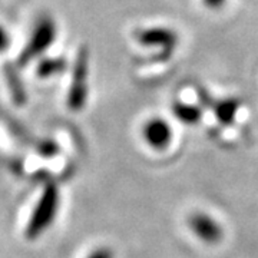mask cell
Listing matches in <instances>:
<instances>
[{
	"mask_svg": "<svg viewBox=\"0 0 258 258\" xmlns=\"http://www.w3.org/2000/svg\"><path fill=\"white\" fill-rule=\"evenodd\" d=\"M5 78H6V83L9 86L10 96H12L13 102L18 106H23L28 101V96H26V89H25L23 81L19 76L18 69L12 64L6 63L5 64Z\"/></svg>",
	"mask_w": 258,
	"mask_h": 258,
	"instance_id": "obj_7",
	"label": "cell"
},
{
	"mask_svg": "<svg viewBox=\"0 0 258 258\" xmlns=\"http://www.w3.org/2000/svg\"><path fill=\"white\" fill-rule=\"evenodd\" d=\"M56 33H57V28H56L55 20L50 16H42V18L37 19L26 46L19 55V66L20 68L26 66L32 60H35L40 55H43L47 49L53 45Z\"/></svg>",
	"mask_w": 258,
	"mask_h": 258,
	"instance_id": "obj_1",
	"label": "cell"
},
{
	"mask_svg": "<svg viewBox=\"0 0 258 258\" xmlns=\"http://www.w3.org/2000/svg\"><path fill=\"white\" fill-rule=\"evenodd\" d=\"M142 137L151 148L164 151L172 141V128L164 118H151L144 123Z\"/></svg>",
	"mask_w": 258,
	"mask_h": 258,
	"instance_id": "obj_6",
	"label": "cell"
},
{
	"mask_svg": "<svg viewBox=\"0 0 258 258\" xmlns=\"http://www.w3.org/2000/svg\"><path fill=\"white\" fill-rule=\"evenodd\" d=\"M88 75H89V50L81 46L72 71V82L68 92V106L74 112L82 111L88 99Z\"/></svg>",
	"mask_w": 258,
	"mask_h": 258,
	"instance_id": "obj_3",
	"label": "cell"
},
{
	"mask_svg": "<svg viewBox=\"0 0 258 258\" xmlns=\"http://www.w3.org/2000/svg\"><path fill=\"white\" fill-rule=\"evenodd\" d=\"M36 151L43 157H53L57 152V145L50 139H45V141L39 142V147L36 148Z\"/></svg>",
	"mask_w": 258,
	"mask_h": 258,
	"instance_id": "obj_11",
	"label": "cell"
},
{
	"mask_svg": "<svg viewBox=\"0 0 258 258\" xmlns=\"http://www.w3.org/2000/svg\"><path fill=\"white\" fill-rule=\"evenodd\" d=\"M188 225L194 234L205 244H218L224 237L222 225L205 212H194L189 215Z\"/></svg>",
	"mask_w": 258,
	"mask_h": 258,
	"instance_id": "obj_5",
	"label": "cell"
},
{
	"mask_svg": "<svg viewBox=\"0 0 258 258\" xmlns=\"http://www.w3.org/2000/svg\"><path fill=\"white\" fill-rule=\"evenodd\" d=\"M203 3L211 10H218L224 8V5L227 3V0H203Z\"/></svg>",
	"mask_w": 258,
	"mask_h": 258,
	"instance_id": "obj_14",
	"label": "cell"
},
{
	"mask_svg": "<svg viewBox=\"0 0 258 258\" xmlns=\"http://www.w3.org/2000/svg\"><path fill=\"white\" fill-rule=\"evenodd\" d=\"M171 109L176 119L186 125H195L203 118V108L197 103H188L178 99L172 103Z\"/></svg>",
	"mask_w": 258,
	"mask_h": 258,
	"instance_id": "obj_9",
	"label": "cell"
},
{
	"mask_svg": "<svg viewBox=\"0 0 258 258\" xmlns=\"http://www.w3.org/2000/svg\"><path fill=\"white\" fill-rule=\"evenodd\" d=\"M68 69V60L63 56L59 57H43L37 63L36 72L39 78H52L56 75H62Z\"/></svg>",
	"mask_w": 258,
	"mask_h": 258,
	"instance_id": "obj_10",
	"label": "cell"
},
{
	"mask_svg": "<svg viewBox=\"0 0 258 258\" xmlns=\"http://www.w3.org/2000/svg\"><path fill=\"white\" fill-rule=\"evenodd\" d=\"M10 42H12V39H10L9 32L0 25V53H3L9 49Z\"/></svg>",
	"mask_w": 258,
	"mask_h": 258,
	"instance_id": "obj_12",
	"label": "cell"
},
{
	"mask_svg": "<svg viewBox=\"0 0 258 258\" xmlns=\"http://www.w3.org/2000/svg\"><path fill=\"white\" fill-rule=\"evenodd\" d=\"M134 36L142 46L161 49V53L164 56L172 53L178 43V33L175 30L164 26L138 29L135 30Z\"/></svg>",
	"mask_w": 258,
	"mask_h": 258,
	"instance_id": "obj_4",
	"label": "cell"
},
{
	"mask_svg": "<svg viewBox=\"0 0 258 258\" xmlns=\"http://www.w3.org/2000/svg\"><path fill=\"white\" fill-rule=\"evenodd\" d=\"M240 106L241 102L237 98H225V99L214 101L211 109L214 111V115L220 123L231 125L235 120Z\"/></svg>",
	"mask_w": 258,
	"mask_h": 258,
	"instance_id": "obj_8",
	"label": "cell"
},
{
	"mask_svg": "<svg viewBox=\"0 0 258 258\" xmlns=\"http://www.w3.org/2000/svg\"><path fill=\"white\" fill-rule=\"evenodd\" d=\"M88 258H115V255H113V251L111 248H108V247H99V248L93 249Z\"/></svg>",
	"mask_w": 258,
	"mask_h": 258,
	"instance_id": "obj_13",
	"label": "cell"
},
{
	"mask_svg": "<svg viewBox=\"0 0 258 258\" xmlns=\"http://www.w3.org/2000/svg\"><path fill=\"white\" fill-rule=\"evenodd\" d=\"M57 207H59V189L55 184H47L28 222L26 237L29 240H35L46 231L47 227L55 220Z\"/></svg>",
	"mask_w": 258,
	"mask_h": 258,
	"instance_id": "obj_2",
	"label": "cell"
}]
</instances>
